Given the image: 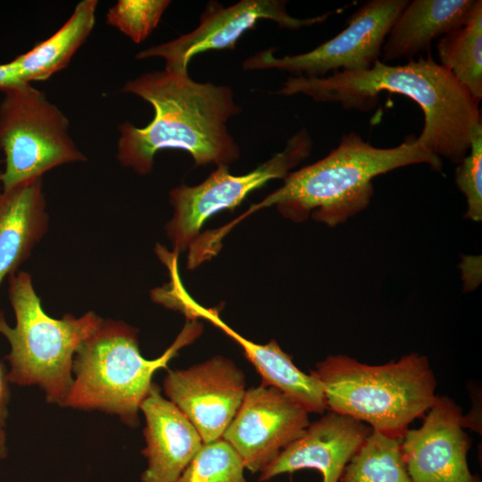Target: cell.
I'll return each mask as SVG.
<instances>
[{"mask_svg": "<svg viewBox=\"0 0 482 482\" xmlns=\"http://www.w3.org/2000/svg\"><path fill=\"white\" fill-rule=\"evenodd\" d=\"M403 95L419 104L424 126L414 143L459 163L468 154L474 129L481 123L479 103L430 53L403 65L380 60L368 70L335 71L324 78L288 77L276 94H303L316 102L369 112L381 92Z\"/></svg>", "mask_w": 482, "mask_h": 482, "instance_id": "6da1fadb", "label": "cell"}, {"mask_svg": "<svg viewBox=\"0 0 482 482\" xmlns=\"http://www.w3.org/2000/svg\"><path fill=\"white\" fill-rule=\"evenodd\" d=\"M122 91L144 99L154 112L144 128L129 122L119 127L117 159L124 167L147 175L163 149L188 153L196 166H229L238 159L239 146L227 125L242 108L229 87L195 81L187 71L164 69L128 81Z\"/></svg>", "mask_w": 482, "mask_h": 482, "instance_id": "7a4b0ae2", "label": "cell"}, {"mask_svg": "<svg viewBox=\"0 0 482 482\" xmlns=\"http://www.w3.org/2000/svg\"><path fill=\"white\" fill-rule=\"evenodd\" d=\"M424 163L440 171L441 158L405 139L389 148L376 147L357 132L343 135L338 145L324 158L290 171L284 184L252 205L235 220L214 229L222 240L232 228L260 209L275 206L286 219L302 222L309 218L336 227L363 211L370 203L373 179L408 165Z\"/></svg>", "mask_w": 482, "mask_h": 482, "instance_id": "3957f363", "label": "cell"}, {"mask_svg": "<svg viewBox=\"0 0 482 482\" xmlns=\"http://www.w3.org/2000/svg\"><path fill=\"white\" fill-rule=\"evenodd\" d=\"M322 383L328 410L401 439L434 404L436 380L428 359L417 353L381 365L345 354L329 355L311 370Z\"/></svg>", "mask_w": 482, "mask_h": 482, "instance_id": "277c9868", "label": "cell"}, {"mask_svg": "<svg viewBox=\"0 0 482 482\" xmlns=\"http://www.w3.org/2000/svg\"><path fill=\"white\" fill-rule=\"evenodd\" d=\"M137 331L122 320H104L77 350L72 366L75 378L60 406L114 414L136 428L154 374L167 368L180 348L195 340L203 325L187 321L173 344L154 360L142 356Z\"/></svg>", "mask_w": 482, "mask_h": 482, "instance_id": "5b68a950", "label": "cell"}, {"mask_svg": "<svg viewBox=\"0 0 482 482\" xmlns=\"http://www.w3.org/2000/svg\"><path fill=\"white\" fill-rule=\"evenodd\" d=\"M8 298L15 325L10 327L0 312V334L10 345L5 356L9 383L37 386L48 403L61 405L73 382L74 355L104 320L94 312L78 318L70 313L62 319L48 316L31 276L22 270L8 277Z\"/></svg>", "mask_w": 482, "mask_h": 482, "instance_id": "8992f818", "label": "cell"}, {"mask_svg": "<svg viewBox=\"0 0 482 482\" xmlns=\"http://www.w3.org/2000/svg\"><path fill=\"white\" fill-rule=\"evenodd\" d=\"M0 104V150L5 167L3 189L42 178L66 163L85 162L69 134V120L43 92L30 83L3 91Z\"/></svg>", "mask_w": 482, "mask_h": 482, "instance_id": "52a82bcc", "label": "cell"}, {"mask_svg": "<svg viewBox=\"0 0 482 482\" xmlns=\"http://www.w3.org/2000/svg\"><path fill=\"white\" fill-rule=\"evenodd\" d=\"M312 149V139L303 128L287 141L285 148L244 175H232L229 166H217L202 183L181 185L169 193L174 212L165 225L172 252L188 249L205 221L224 210L233 211L253 191L271 179H284L290 170L305 160Z\"/></svg>", "mask_w": 482, "mask_h": 482, "instance_id": "ba28073f", "label": "cell"}, {"mask_svg": "<svg viewBox=\"0 0 482 482\" xmlns=\"http://www.w3.org/2000/svg\"><path fill=\"white\" fill-rule=\"evenodd\" d=\"M408 2L367 1L349 17L341 32L312 51L276 57L275 49L269 48L248 57L243 69H276L307 79L324 78L328 72L368 70L379 60L386 37Z\"/></svg>", "mask_w": 482, "mask_h": 482, "instance_id": "9c48e42d", "label": "cell"}, {"mask_svg": "<svg viewBox=\"0 0 482 482\" xmlns=\"http://www.w3.org/2000/svg\"><path fill=\"white\" fill-rule=\"evenodd\" d=\"M287 1L242 0L228 7L209 3L192 31L166 43L139 52L137 59L161 57L165 69L187 71L191 59L203 52L233 49L237 40L258 21L270 20L284 29H298L321 23L333 12L299 19L288 14Z\"/></svg>", "mask_w": 482, "mask_h": 482, "instance_id": "30bf717a", "label": "cell"}, {"mask_svg": "<svg viewBox=\"0 0 482 482\" xmlns=\"http://www.w3.org/2000/svg\"><path fill=\"white\" fill-rule=\"evenodd\" d=\"M163 390L204 443L222 437L246 391L242 370L222 355L185 370H168Z\"/></svg>", "mask_w": 482, "mask_h": 482, "instance_id": "8fae6325", "label": "cell"}, {"mask_svg": "<svg viewBox=\"0 0 482 482\" xmlns=\"http://www.w3.org/2000/svg\"><path fill=\"white\" fill-rule=\"evenodd\" d=\"M309 413L283 393L262 385L245 395L222 438L250 472H261L309 426Z\"/></svg>", "mask_w": 482, "mask_h": 482, "instance_id": "7c38bea8", "label": "cell"}, {"mask_svg": "<svg viewBox=\"0 0 482 482\" xmlns=\"http://www.w3.org/2000/svg\"><path fill=\"white\" fill-rule=\"evenodd\" d=\"M419 428L408 429L401 447L414 482H480L467 461L471 440L464 432L462 412L447 396H437Z\"/></svg>", "mask_w": 482, "mask_h": 482, "instance_id": "4fadbf2b", "label": "cell"}, {"mask_svg": "<svg viewBox=\"0 0 482 482\" xmlns=\"http://www.w3.org/2000/svg\"><path fill=\"white\" fill-rule=\"evenodd\" d=\"M370 432L367 424L328 411L261 470L260 481L314 469L321 473L322 482H340L345 466Z\"/></svg>", "mask_w": 482, "mask_h": 482, "instance_id": "5bb4252c", "label": "cell"}, {"mask_svg": "<svg viewBox=\"0 0 482 482\" xmlns=\"http://www.w3.org/2000/svg\"><path fill=\"white\" fill-rule=\"evenodd\" d=\"M145 419V447L142 454L148 466L142 482H176L204 442L199 433L153 383L140 405Z\"/></svg>", "mask_w": 482, "mask_h": 482, "instance_id": "9a60e30c", "label": "cell"}, {"mask_svg": "<svg viewBox=\"0 0 482 482\" xmlns=\"http://www.w3.org/2000/svg\"><path fill=\"white\" fill-rule=\"evenodd\" d=\"M196 311L198 320L209 321L242 347L245 358L262 377V386L278 389L308 413L323 414L328 410L320 380L312 372L300 370L278 342L272 339L265 345L256 344L228 326L216 309L199 304Z\"/></svg>", "mask_w": 482, "mask_h": 482, "instance_id": "2e32d148", "label": "cell"}, {"mask_svg": "<svg viewBox=\"0 0 482 482\" xmlns=\"http://www.w3.org/2000/svg\"><path fill=\"white\" fill-rule=\"evenodd\" d=\"M48 221L42 178L0 192V286L29 257Z\"/></svg>", "mask_w": 482, "mask_h": 482, "instance_id": "e0dca14e", "label": "cell"}, {"mask_svg": "<svg viewBox=\"0 0 482 482\" xmlns=\"http://www.w3.org/2000/svg\"><path fill=\"white\" fill-rule=\"evenodd\" d=\"M477 0H414L408 2L393 23L382 47L380 60L388 63L412 59L428 51L436 38L461 26Z\"/></svg>", "mask_w": 482, "mask_h": 482, "instance_id": "ac0fdd59", "label": "cell"}, {"mask_svg": "<svg viewBox=\"0 0 482 482\" xmlns=\"http://www.w3.org/2000/svg\"><path fill=\"white\" fill-rule=\"evenodd\" d=\"M96 0L79 2L69 20L50 37L12 61L24 83L46 80L67 66L91 33Z\"/></svg>", "mask_w": 482, "mask_h": 482, "instance_id": "d6986e66", "label": "cell"}, {"mask_svg": "<svg viewBox=\"0 0 482 482\" xmlns=\"http://www.w3.org/2000/svg\"><path fill=\"white\" fill-rule=\"evenodd\" d=\"M440 64L470 92L478 103L482 98V1L477 0L460 27L438 40Z\"/></svg>", "mask_w": 482, "mask_h": 482, "instance_id": "ffe728a7", "label": "cell"}, {"mask_svg": "<svg viewBox=\"0 0 482 482\" xmlns=\"http://www.w3.org/2000/svg\"><path fill=\"white\" fill-rule=\"evenodd\" d=\"M402 438L372 430L345 466L340 482H414L408 473Z\"/></svg>", "mask_w": 482, "mask_h": 482, "instance_id": "44dd1931", "label": "cell"}, {"mask_svg": "<svg viewBox=\"0 0 482 482\" xmlns=\"http://www.w3.org/2000/svg\"><path fill=\"white\" fill-rule=\"evenodd\" d=\"M245 469L233 446L220 437L204 443L176 482H246Z\"/></svg>", "mask_w": 482, "mask_h": 482, "instance_id": "7402d4cb", "label": "cell"}, {"mask_svg": "<svg viewBox=\"0 0 482 482\" xmlns=\"http://www.w3.org/2000/svg\"><path fill=\"white\" fill-rule=\"evenodd\" d=\"M169 0H120L107 12V23L138 44L156 28Z\"/></svg>", "mask_w": 482, "mask_h": 482, "instance_id": "603a6c76", "label": "cell"}, {"mask_svg": "<svg viewBox=\"0 0 482 482\" xmlns=\"http://www.w3.org/2000/svg\"><path fill=\"white\" fill-rule=\"evenodd\" d=\"M455 184L466 198V219L482 220V124L473 130L467 155L455 170Z\"/></svg>", "mask_w": 482, "mask_h": 482, "instance_id": "cb8c5ba5", "label": "cell"}, {"mask_svg": "<svg viewBox=\"0 0 482 482\" xmlns=\"http://www.w3.org/2000/svg\"><path fill=\"white\" fill-rule=\"evenodd\" d=\"M7 372L5 365L0 361V428H5L10 402V383Z\"/></svg>", "mask_w": 482, "mask_h": 482, "instance_id": "d4e9b609", "label": "cell"}, {"mask_svg": "<svg viewBox=\"0 0 482 482\" xmlns=\"http://www.w3.org/2000/svg\"><path fill=\"white\" fill-rule=\"evenodd\" d=\"M21 84L24 82L21 79L12 61L0 64V90L4 91Z\"/></svg>", "mask_w": 482, "mask_h": 482, "instance_id": "484cf974", "label": "cell"}, {"mask_svg": "<svg viewBox=\"0 0 482 482\" xmlns=\"http://www.w3.org/2000/svg\"><path fill=\"white\" fill-rule=\"evenodd\" d=\"M6 434L4 428H0V459L7 456Z\"/></svg>", "mask_w": 482, "mask_h": 482, "instance_id": "4316f807", "label": "cell"}]
</instances>
